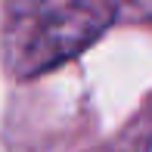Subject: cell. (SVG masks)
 <instances>
[{
    "label": "cell",
    "instance_id": "6da1fadb",
    "mask_svg": "<svg viewBox=\"0 0 152 152\" xmlns=\"http://www.w3.org/2000/svg\"><path fill=\"white\" fill-rule=\"evenodd\" d=\"M112 12L99 0H31L12 22V59L22 75H37L75 56L109 25Z\"/></svg>",
    "mask_w": 152,
    "mask_h": 152
},
{
    "label": "cell",
    "instance_id": "7a4b0ae2",
    "mask_svg": "<svg viewBox=\"0 0 152 152\" xmlns=\"http://www.w3.org/2000/svg\"><path fill=\"white\" fill-rule=\"evenodd\" d=\"M130 3H137V6H143L146 12H152V0H130Z\"/></svg>",
    "mask_w": 152,
    "mask_h": 152
}]
</instances>
